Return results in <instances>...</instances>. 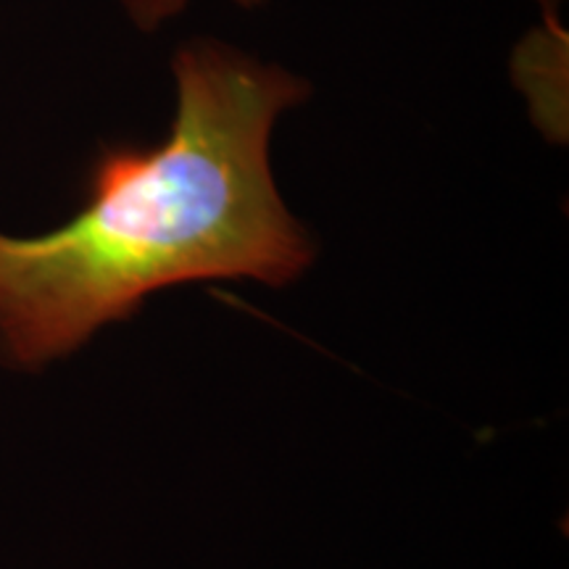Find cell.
Segmentation results:
<instances>
[{"mask_svg": "<svg viewBox=\"0 0 569 569\" xmlns=\"http://www.w3.org/2000/svg\"><path fill=\"white\" fill-rule=\"evenodd\" d=\"M127 13V19L142 32H156L163 24L180 17L188 9L190 0H119ZM240 9H259L267 0H232Z\"/></svg>", "mask_w": 569, "mask_h": 569, "instance_id": "2", "label": "cell"}, {"mask_svg": "<svg viewBox=\"0 0 569 569\" xmlns=\"http://www.w3.org/2000/svg\"><path fill=\"white\" fill-rule=\"evenodd\" d=\"M172 77L161 140L101 148L67 224L0 232V356L11 365L61 359L174 284L280 288L315 261L272 172L274 127L309 101V80L213 38L182 42Z\"/></svg>", "mask_w": 569, "mask_h": 569, "instance_id": "1", "label": "cell"}]
</instances>
